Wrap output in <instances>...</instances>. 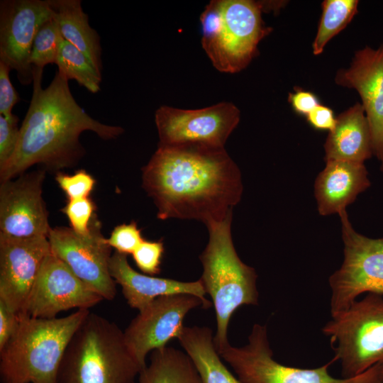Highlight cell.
I'll return each instance as SVG.
<instances>
[{
	"label": "cell",
	"instance_id": "obj_5",
	"mask_svg": "<svg viewBox=\"0 0 383 383\" xmlns=\"http://www.w3.org/2000/svg\"><path fill=\"white\" fill-rule=\"evenodd\" d=\"M232 216L233 211L223 220L206 225L209 240L199 256L203 267L199 279L211 298L216 313V350L228 343V325L236 310L244 305H258L257 275L236 252L231 235Z\"/></svg>",
	"mask_w": 383,
	"mask_h": 383
},
{
	"label": "cell",
	"instance_id": "obj_30",
	"mask_svg": "<svg viewBox=\"0 0 383 383\" xmlns=\"http://www.w3.org/2000/svg\"><path fill=\"white\" fill-rule=\"evenodd\" d=\"M143 240L141 230L138 228L134 221L116 226L110 237L106 238L107 243L111 248L125 255H132Z\"/></svg>",
	"mask_w": 383,
	"mask_h": 383
},
{
	"label": "cell",
	"instance_id": "obj_29",
	"mask_svg": "<svg viewBox=\"0 0 383 383\" xmlns=\"http://www.w3.org/2000/svg\"><path fill=\"white\" fill-rule=\"evenodd\" d=\"M55 180L68 200L89 197L95 184L93 177L84 170L72 175L57 172Z\"/></svg>",
	"mask_w": 383,
	"mask_h": 383
},
{
	"label": "cell",
	"instance_id": "obj_33",
	"mask_svg": "<svg viewBox=\"0 0 383 383\" xmlns=\"http://www.w3.org/2000/svg\"><path fill=\"white\" fill-rule=\"evenodd\" d=\"M288 101L293 110L302 116H307L320 104L318 98L313 93L301 88H296L294 92L289 93Z\"/></svg>",
	"mask_w": 383,
	"mask_h": 383
},
{
	"label": "cell",
	"instance_id": "obj_19",
	"mask_svg": "<svg viewBox=\"0 0 383 383\" xmlns=\"http://www.w3.org/2000/svg\"><path fill=\"white\" fill-rule=\"evenodd\" d=\"M370 184L364 163L341 160L326 162L314 184L319 214L328 216L345 210Z\"/></svg>",
	"mask_w": 383,
	"mask_h": 383
},
{
	"label": "cell",
	"instance_id": "obj_12",
	"mask_svg": "<svg viewBox=\"0 0 383 383\" xmlns=\"http://www.w3.org/2000/svg\"><path fill=\"white\" fill-rule=\"evenodd\" d=\"M210 307L198 296L176 294L155 299L131 321L124 331L128 345L142 370L147 355L177 339L184 326V319L192 310Z\"/></svg>",
	"mask_w": 383,
	"mask_h": 383
},
{
	"label": "cell",
	"instance_id": "obj_31",
	"mask_svg": "<svg viewBox=\"0 0 383 383\" xmlns=\"http://www.w3.org/2000/svg\"><path fill=\"white\" fill-rule=\"evenodd\" d=\"M18 117L8 119L0 115V169L13 157L19 138Z\"/></svg>",
	"mask_w": 383,
	"mask_h": 383
},
{
	"label": "cell",
	"instance_id": "obj_2",
	"mask_svg": "<svg viewBox=\"0 0 383 383\" xmlns=\"http://www.w3.org/2000/svg\"><path fill=\"white\" fill-rule=\"evenodd\" d=\"M43 69L33 66V92L29 107L20 127L15 152L0 169L4 182L26 172L35 165L59 171L78 164L85 154L79 136L92 131L104 140L116 139L124 130L102 123L89 115L74 98L69 80L58 70L45 87Z\"/></svg>",
	"mask_w": 383,
	"mask_h": 383
},
{
	"label": "cell",
	"instance_id": "obj_4",
	"mask_svg": "<svg viewBox=\"0 0 383 383\" xmlns=\"http://www.w3.org/2000/svg\"><path fill=\"white\" fill-rule=\"evenodd\" d=\"M141 370L124 331L90 312L66 348L57 383H135Z\"/></svg>",
	"mask_w": 383,
	"mask_h": 383
},
{
	"label": "cell",
	"instance_id": "obj_15",
	"mask_svg": "<svg viewBox=\"0 0 383 383\" xmlns=\"http://www.w3.org/2000/svg\"><path fill=\"white\" fill-rule=\"evenodd\" d=\"M50 252L47 237L13 238L0 234V301L19 316H26L30 292Z\"/></svg>",
	"mask_w": 383,
	"mask_h": 383
},
{
	"label": "cell",
	"instance_id": "obj_11",
	"mask_svg": "<svg viewBox=\"0 0 383 383\" xmlns=\"http://www.w3.org/2000/svg\"><path fill=\"white\" fill-rule=\"evenodd\" d=\"M240 116L239 109L231 102L199 109L161 106L155 114L158 145L198 144L225 148Z\"/></svg>",
	"mask_w": 383,
	"mask_h": 383
},
{
	"label": "cell",
	"instance_id": "obj_9",
	"mask_svg": "<svg viewBox=\"0 0 383 383\" xmlns=\"http://www.w3.org/2000/svg\"><path fill=\"white\" fill-rule=\"evenodd\" d=\"M344 245L341 267L329 277L331 313L346 310L364 293L383 296V238H370L356 232L346 210L339 213Z\"/></svg>",
	"mask_w": 383,
	"mask_h": 383
},
{
	"label": "cell",
	"instance_id": "obj_25",
	"mask_svg": "<svg viewBox=\"0 0 383 383\" xmlns=\"http://www.w3.org/2000/svg\"><path fill=\"white\" fill-rule=\"evenodd\" d=\"M56 65L58 71L68 80H76L80 86L93 94L100 91L101 74L82 52L65 39L62 40Z\"/></svg>",
	"mask_w": 383,
	"mask_h": 383
},
{
	"label": "cell",
	"instance_id": "obj_22",
	"mask_svg": "<svg viewBox=\"0 0 383 383\" xmlns=\"http://www.w3.org/2000/svg\"><path fill=\"white\" fill-rule=\"evenodd\" d=\"M177 340L195 365L203 383H242L226 367L206 326H184Z\"/></svg>",
	"mask_w": 383,
	"mask_h": 383
},
{
	"label": "cell",
	"instance_id": "obj_21",
	"mask_svg": "<svg viewBox=\"0 0 383 383\" xmlns=\"http://www.w3.org/2000/svg\"><path fill=\"white\" fill-rule=\"evenodd\" d=\"M54 16L63 38L82 52L101 74L100 36L89 22L80 0H50Z\"/></svg>",
	"mask_w": 383,
	"mask_h": 383
},
{
	"label": "cell",
	"instance_id": "obj_35",
	"mask_svg": "<svg viewBox=\"0 0 383 383\" xmlns=\"http://www.w3.org/2000/svg\"><path fill=\"white\" fill-rule=\"evenodd\" d=\"M306 118L313 128L329 131L334 128L336 122L333 111L331 108L321 104L314 108L306 116Z\"/></svg>",
	"mask_w": 383,
	"mask_h": 383
},
{
	"label": "cell",
	"instance_id": "obj_16",
	"mask_svg": "<svg viewBox=\"0 0 383 383\" xmlns=\"http://www.w3.org/2000/svg\"><path fill=\"white\" fill-rule=\"evenodd\" d=\"M102 300L101 296L81 281L51 251L33 285L26 314L33 318H53L71 309H89Z\"/></svg>",
	"mask_w": 383,
	"mask_h": 383
},
{
	"label": "cell",
	"instance_id": "obj_7",
	"mask_svg": "<svg viewBox=\"0 0 383 383\" xmlns=\"http://www.w3.org/2000/svg\"><path fill=\"white\" fill-rule=\"evenodd\" d=\"M330 340L342 376H357L383 363V296L367 293L345 311L331 315L322 328Z\"/></svg>",
	"mask_w": 383,
	"mask_h": 383
},
{
	"label": "cell",
	"instance_id": "obj_10",
	"mask_svg": "<svg viewBox=\"0 0 383 383\" xmlns=\"http://www.w3.org/2000/svg\"><path fill=\"white\" fill-rule=\"evenodd\" d=\"M101 228L95 214L88 235H81L71 228L60 226L51 228L48 239L55 256L87 286L110 301L116 295V283L109 272L111 248Z\"/></svg>",
	"mask_w": 383,
	"mask_h": 383
},
{
	"label": "cell",
	"instance_id": "obj_13",
	"mask_svg": "<svg viewBox=\"0 0 383 383\" xmlns=\"http://www.w3.org/2000/svg\"><path fill=\"white\" fill-rule=\"evenodd\" d=\"M53 16L50 0L0 1V61L16 72L23 85L33 83L30 60L35 37Z\"/></svg>",
	"mask_w": 383,
	"mask_h": 383
},
{
	"label": "cell",
	"instance_id": "obj_3",
	"mask_svg": "<svg viewBox=\"0 0 383 383\" xmlns=\"http://www.w3.org/2000/svg\"><path fill=\"white\" fill-rule=\"evenodd\" d=\"M89 313L77 309L53 318L20 316L15 332L0 349L2 383H57L66 348Z\"/></svg>",
	"mask_w": 383,
	"mask_h": 383
},
{
	"label": "cell",
	"instance_id": "obj_1",
	"mask_svg": "<svg viewBox=\"0 0 383 383\" xmlns=\"http://www.w3.org/2000/svg\"><path fill=\"white\" fill-rule=\"evenodd\" d=\"M143 187L157 217L221 221L242 196L240 171L225 148L198 144L158 145L142 168Z\"/></svg>",
	"mask_w": 383,
	"mask_h": 383
},
{
	"label": "cell",
	"instance_id": "obj_6",
	"mask_svg": "<svg viewBox=\"0 0 383 383\" xmlns=\"http://www.w3.org/2000/svg\"><path fill=\"white\" fill-rule=\"evenodd\" d=\"M265 3L252 0H213L200 16L202 48L219 72L235 73L257 53L271 28L262 18Z\"/></svg>",
	"mask_w": 383,
	"mask_h": 383
},
{
	"label": "cell",
	"instance_id": "obj_28",
	"mask_svg": "<svg viewBox=\"0 0 383 383\" xmlns=\"http://www.w3.org/2000/svg\"><path fill=\"white\" fill-rule=\"evenodd\" d=\"M164 251L162 239L157 241L144 240L132 256L136 266L142 272L153 276L160 273Z\"/></svg>",
	"mask_w": 383,
	"mask_h": 383
},
{
	"label": "cell",
	"instance_id": "obj_8",
	"mask_svg": "<svg viewBox=\"0 0 383 383\" xmlns=\"http://www.w3.org/2000/svg\"><path fill=\"white\" fill-rule=\"evenodd\" d=\"M242 383H383V363H377L363 373L350 378L333 377L328 370L333 357L323 366L301 369L274 360L265 325L254 324L248 343L243 347L226 344L217 350Z\"/></svg>",
	"mask_w": 383,
	"mask_h": 383
},
{
	"label": "cell",
	"instance_id": "obj_23",
	"mask_svg": "<svg viewBox=\"0 0 383 383\" xmlns=\"http://www.w3.org/2000/svg\"><path fill=\"white\" fill-rule=\"evenodd\" d=\"M138 383H203L186 352L165 346L150 353V362L140 372Z\"/></svg>",
	"mask_w": 383,
	"mask_h": 383
},
{
	"label": "cell",
	"instance_id": "obj_18",
	"mask_svg": "<svg viewBox=\"0 0 383 383\" xmlns=\"http://www.w3.org/2000/svg\"><path fill=\"white\" fill-rule=\"evenodd\" d=\"M109 272L116 283L121 286L128 304L138 311L160 296L176 294L198 296L211 306V302L205 296L206 293L200 279L182 282L139 273L129 265L127 255L116 251L111 255Z\"/></svg>",
	"mask_w": 383,
	"mask_h": 383
},
{
	"label": "cell",
	"instance_id": "obj_32",
	"mask_svg": "<svg viewBox=\"0 0 383 383\" xmlns=\"http://www.w3.org/2000/svg\"><path fill=\"white\" fill-rule=\"evenodd\" d=\"M11 70L7 65L0 61V115L8 119L17 116L12 113V109L20 101L10 79Z\"/></svg>",
	"mask_w": 383,
	"mask_h": 383
},
{
	"label": "cell",
	"instance_id": "obj_34",
	"mask_svg": "<svg viewBox=\"0 0 383 383\" xmlns=\"http://www.w3.org/2000/svg\"><path fill=\"white\" fill-rule=\"evenodd\" d=\"M20 317L0 301V349L5 345L15 332Z\"/></svg>",
	"mask_w": 383,
	"mask_h": 383
},
{
	"label": "cell",
	"instance_id": "obj_20",
	"mask_svg": "<svg viewBox=\"0 0 383 383\" xmlns=\"http://www.w3.org/2000/svg\"><path fill=\"white\" fill-rule=\"evenodd\" d=\"M325 160L364 163L373 154L372 135L362 104L357 102L338 117L324 144Z\"/></svg>",
	"mask_w": 383,
	"mask_h": 383
},
{
	"label": "cell",
	"instance_id": "obj_26",
	"mask_svg": "<svg viewBox=\"0 0 383 383\" xmlns=\"http://www.w3.org/2000/svg\"><path fill=\"white\" fill-rule=\"evenodd\" d=\"M63 39L53 16L40 26L35 37L30 60L32 66L44 69L48 64H56Z\"/></svg>",
	"mask_w": 383,
	"mask_h": 383
},
{
	"label": "cell",
	"instance_id": "obj_17",
	"mask_svg": "<svg viewBox=\"0 0 383 383\" xmlns=\"http://www.w3.org/2000/svg\"><path fill=\"white\" fill-rule=\"evenodd\" d=\"M335 81L359 93L371 132L373 154L383 172V45L357 51L350 67L339 70Z\"/></svg>",
	"mask_w": 383,
	"mask_h": 383
},
{
	"label": "cell",
	"instance_id": "obj_14",
	"mask_svg": "<svg viewBox=\"0 0 383 383\" xmlns=\"http://www.w3.org/2000/svg\"><path fill=\"white\" fill-rule=\"evenodd\" d=\"M45 169L24 172L0 186V234L48 236L51 227L43 198Z\"/></svg>",
	"mask_w": 383,
	"mask_h": 383
},
{
	"label": "cell",
	"instance_id": "obj_27",
	"mask_svg": "<svg viewBox=\"0 0 383 383\" xmlns=\"http://www.w3.org/2000/svg\"><path fill=\"white\" fill-rule=\"evenodd\" d=\"M96 206L89 197L68 200L61 210L67 217L70 228L77 234L89 233Z\"/></svg>",
	"mask_w": 383,
	"mask_h": 383
},
{
	"label": "cell",
	"instance_id": "obj_24",
	"mask_svg": "<svg viewBox=\"0 0 383 383\" xmlns=\"http://www.w3.org/2000/svg\"><path fill=\"white\" fill-rule=\"evenodd\" d=\"M357 0H326L322 3V13L313 52L320 55L328 41L343 30L357 12Z\"/></svg>",
	"mask_w": 383,
	"mask_h": 383
}]
</instances>
